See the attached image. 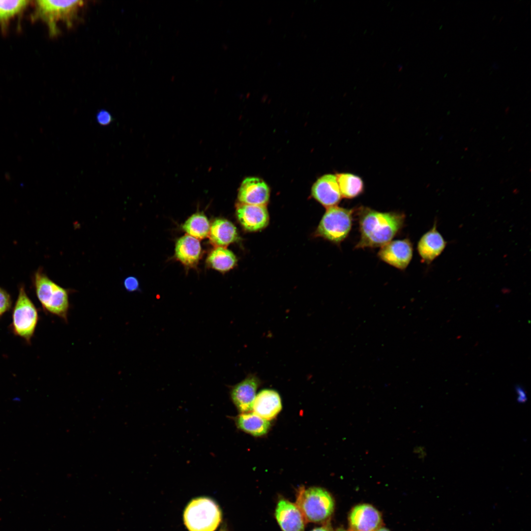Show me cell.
<instances>
[{
    "instance_id": "obj_1",
    "label": "cell",
    "mask_w": 531,
    "mask_h": 531,
    "mask_svg": "<svg viewBox=\"0 0 531 531\" xmlns=\"http://www.w3.org/2000/svg\"><path fill=\"white\" fill-rule=\"evenodd\" d=\"M360 239L355 248L382 247L391 241L403 228L405 215L401 212H381L361 206L357 210Z\"/></svg>"
},
{
    "instance_id": "obj_2",
    "label": "cell",
    "mask_w": 531,
    "mask_h": 531,
    "mask_svg": "<svg viewBox=\"0 0 531 531\" xmlns=\"http://www.w3.org/2000/svg\"><path fill=\"white\" fill-rule=\"evenodd\" d=\"M34 17L44 22L51 36L59 32L57 24L59 22L71 27L77 18L78 13L84 5L83 0H36Z\"/></svg>"
},
{
    "instance_id": "obj_3",
    "label": "cell",
    "mask_w": 531,
    "mask_h": 531,
    "mask_svg": "<svg viewBox=\"0 0 531 531\" xmlns=\"http://www.w3.org/2000/svg\"><path fill=\"white\" fill-rule=\"evenodd\" d=\"M34 284L37 297L44 309L66 322L69 308L67 290L52 281L40 269L35 273Z\"/></svg>"
},
{
    "instance_id": "obj_4",
    "label": "cell",
    "mask_w": 531,
    "mask_h": 531,
    "mask_svg": "<svg viewBox=\"0 0 531 531\" xmlns=\"http://www.w3.org/2000/svg\"><path fill=\"white\" fill-rule=\"evenodd\" d=\"M221 519L219 506L208 497L193 499L183 513L184 523L189 531H214Z\"/></svg>"
},
{
    "instance_id": "obj_5",
    "label": "cell",
    "mask_w": 531,
    "mask_h": 531,
    "mask_svg": "<svg viewBox=\"0 0 531 531\" xmlns=\"http://www.w3.org/2000/svg\"><path fill=\"white\" fill-rule=\"evenodd\" d=\"M301 511L306 521L320 522L328 518L334 508V502L331 495L320 487L299 488L295 504Z\"/></svg>"
},
{
    "instance_id": "obj_6",
    "label": "cell",
    "mask_w": 531,
    "mask_h": 531,
    "mask_svg": "<svg viewBox=\"0 0 531 531\" xmlns=\"http://www.w3.org/2000/svg\"><path fill=\"white\" fill-rule=\"evenodd\" d=\"M354 210L338 206L328 207L317 229L318 234L335 243L348 236L352 227Z\"/></svg>"
},
{
    "instance_id": "obj_7",
    "label": "cell",
    "mask_w": 531,
    "mask_h": 531,
    "mask_svg": "<svg viewBox=\"0 0 531 531\" xmlns=\"http://www.w3.org/2000/svg\"><path fill=\"white\" fill-rule=\"evenodd\" d=\"M38 320L36 307L27 295L25 288L21 287L13 311L12 329L13 333L30 343Z\"/></svg>"
},
{
    "instance_id": "obj_8",
    "label": "cell",
    "mask_w": 531,
    "mask_h": 531,
    "mask_svg": "<svg viewBox=\"0 0 531 531\" xmlns=\"http://www.w3.org/2000/svg\"><path fill=\"white\" fill-rule=\"evenodd\" d=\"M413 248L408 238L390 241L379 250L378 257L384 262L400 270L408 266L413 257Z\"/></svg>"
},
{
    "instance_id": "obj_9",
    "label": "cell",
    "mask_w": 531,
    "mask_h": 531,
    "mask_svg": "<svg viewBox=\"0 0 531 531\" xmlns=\"http://www.w3.org/2000/svg\"><path fill=\"white\" fill-rule=\"evenodd\" d=\"M261 381L255 374H249L231 389L230 395L237 409L241 413L252 411L256 393Z\"/></svg>"
},
{
    "instance_id": "obj_10",
    "label": "cell",
    "mask_w": 531,
    "mask_h": 531,
    "mask_svg": "<svg viewBox=\"0 0 531 531\" xmlns=\"http://www.w3.org/2000/svg\"><path fill=\"white\" fill-rule=\"evenodd\" d=\"M349 523L352 531H375L381 527V515L370 504H358L351 510Z\"/></svg>"
},
{
    "instance_id": "obj_11",
    "label": "cell",
    "mask_w": 531,
    "mask_h": 531,
    "mask_svg": "<svg viewBox=\"0 0 531 531\" xmlns=\"http://www.w3.org/2000/svg\"><path fill=\"white\" fill-rule=\"evenodd\" d=\"M269 188L261 178L248 177L242 182L238 193L241 204L265 206L269 198Z\"/></svg>"
},
{
    "instance_id": "obj_12",
    "label": "cell",
    "mask_w": 531,
    "mask_h": 531,
    "mask_svg": "<svg viewBox=\"0 0 531 531\" xmlns=\"http://www.w3.org/2000/svg\"><path fill=\"white\" fill-rule=\"evenodd\" d=\"M275 515L283 531H304L306 520L295 504L285 499L280 500Z\"/></svg>"
},
{
    "instance_id": "obj_13",
    "label": "cell",
    "mask_w": 531,
    "mask_h": 531,
    "mask_svg": "<svg viewBox=\"0 0 531 531\" xmlns=\"http://www.w3.org/2000/svg\"><path fill=\"white\" fill-rule=\"evenodd\" d=\"M312 195L327 208L335 206L342 198L336 176L326 174L318 178L312 186Z\"/></svg>"
},
{
    "instance_id": "obj_14",
    "label": "cell",
    "mask_w": 531,
    "mask_h": 531,
    "mask_svg": "<svg viewBox=\"0 0 531 531\" xmlns=\"http://www.w3.org/2000/svg\"><path fill=\"white\" fill-rule=\"evenodd\" d=\"M238 220L248 231H256L265 228L269 220L265 206L241 204L236 209Z\"/></svg>"
},
{
    "instance_id": "obj_15",
    "label": "cell",
    "mask_w": 531,
    "mask_h": 531,
    "mask_svg": "<svg viewBox=\"0 0 531 531\" xmlns=\"http://www.w3.org/2000/svg\"><path fill=\"white\" fill-rule=\"evenodd\" d=\"M446 242L437 231L436 224L424 234L417 244L418 252L424 262L430 264L444 249Z\"/></svg>"
},
{
    "instance_id": "obj_16",
    "label": "cell",
    "mask_w": 531,
    "mask_h": 531,
    "mask_svg": "<svg viewBox=\"0 0 531 531\" xmlns=\"http://www.w3.org/2000/svg\"><path fill=\"white\" fill-rule=\"evenodd\" d=\"M282 408L281 400L277 392L272 389L261 390L255 397L252 410L260 417L269 420L273 419Z\"/></svg>"
},
{
    "instance_id": "obj_17",
    "label": "cell",
    "mask_w": 531,
    "mask_h": 531,
    "mask_svg": "<svg viewBox=\"0 0 531 531\" xmlns=\"http://www.w3.org/2000/svg\"><path fill=\"white\" fill-rule=\"evenodd\" d=\"M201 254V246L199 240L186 235L178 239L175 248V256L182 264L187 266H194L198 263Z\"/></svg>"
},
{
    "instance_id": "obj_18",
    "label": "cell",
    "mask_w": 531,
    "mask_h": 531,
    "mask_svg": "<svg viewBox=\"0 0 531 531\" xmlns=\"http://www.w3.org/2000/svg\"><path fill=\"white\" fill-rule=\"evenodd\" d=\"M208 236L210 241L217 247L226 246L237 239L236 227L229 221L217 219L210 227Z\"/></svg>"
},
{
    "instance_id": "obj_19",
    "label": "cell",
    "mask_w": 531,
    "mask_h": 531,
    "mask_svg": "<svg viewBox=\"0 0 531 531\" xmlns=\"http://www.w3.org/2000/svg\"><path fill=\"white\" fill-rule=\"evenodd\" d=\"M235 421L239 429L255 436L265 434L270 427L268 420L254 412L241 413L236 417Z\"/></svg>"
},
{
    "instance_id": "obj_20",
    "label": "cell",
    "mask_w": 531,
    "mask_h": 531,
    "mask_svg": "<svg viewBox=\"0 0 531 531\" xmlns=\"http://www.w3.org/2000/svg\"><path fill=\"white\" fill-rule=\"evenodd\" d=\"M342 197L353 199L363 191V182L359 177L351 173H339L336 175Z\"/></svg>"
},
{
    "instance_id": "obj_21",
    "label": "cell",
    "mask_w": 531,
    "mask_h": 531,
    "mask_svg": "<svg viewBox=\"0 0 531 531\" xmlns=\"http://www.w3.org/2000/svg\"><path fill=\"white\" fill-rule=\"evenodd\" d=\"M236 259L230 250L223 247L213 249L207 258L208 265L218 271L225 272L233 268L236 264Z\"/></svg>"
},
{
    "instance_id": "obj_22",
    "label": "cell",
    "mask_w": 531,
    "mask_h": 531,
    "mask_svg": "<svg viewBox=\"0 0 531 531\" xmlns=\"http://www.w3.org/2000/svg\"><path fill=\"white\" fill-rule=\"evenodd\" d=\"M182 228L188 235L201 239L208 235L210 226L205 215L202 213H196L185 221Z\"/></svg>"
},
{
    "instance_id": "obj_23",
    "label": "cell",
    "mask_w": 531,
    "mask_h": 531,
    "mask_svg": "<svg viewBox=\"0 0 531 531\" xmlns=\"http://www.w3.org/2000/svg\"><path fill=\"white\" fill-rule=\"evenodd\" d=\"M29 1L0 0V25L4 26L12 19L22 12L29 4Z\"/></svg>"
},
{
    "instance_id": "obj_24",
    "label": "cell",
    "mask_w": 531,
    "mask_h": 531,
    "mask_svg": "<svg viewBox=\"0 0 531 531\" xmlns=\"http://www.w3.org/2000/svg\"><path fill=\"white\" fill-rule=\"evenodd\" d=\"M11 303L10 295L6 291L0 288V317L10 309Z\"/></svg>"
},
{
    "instance_id": "obj_25",
    "label": "cell",
    "mask_w": 531,
    "mask_h": 531,
    "mask_svg": "<svg viewBox=\"0 0 531 531\" xmlns=\"http://www.w3.org/2000/svg\"><path fill=\"white\" fill-rule=\"evenodd\" d=\"M96 119L97 122L102 126L109 125L113 120L110 113L104 109L98 111L96 115Z\"/></svg>"
},
{
    "instance_id": "obj_26",
    "label": "cell",
    "mask_w": 531,
    "mask_h": 531,
    "mask_svg": "<svg viewBox=\"0 0 531 531\" xmlns=\"http://www.w3.org/2000/svg\"><path fill=\"white\" fill-rule=\"evenodd\" d=\"M123 285L126 291L128 292H134L137 291L139 288V283L138 279L134 276H128L123 281Z\"/></svg>"
},
{
    "instance_id": "obj_27",
    "label": "cell",
    "mask_w": 531,
    "mask_h": 531,
    "mask_svg": "<svg viewBox=\"0 0 531 531\" xmlns=\"http://www.w3.org/2000/svg\"><path fill=\"white\" fill-rule=\"evenodd\" d=\"M515 389L518 395V402L520 403L526 402L527 400V395L523 388L520 385H517L515 387Z\"/></svg>"
},
{
    "instance_id": "obj_28",
    "label": "cell",
    "mask_w": 531,
    "mask_h": 531,
    "mask_svg": "<svg viewBox=\"0 0 531 531\" xmlns=\"http://www.w3.org/2000/svg\"><path fill=\"white\" fill-rule=\"evenodd\" d=\"M311 531H332L331 529L329 527H328L327 526H322V527H321L315 528V529H313V530H312Z\"/></svg>"
},
{
    "instance_id": "obj_29",
    "label": "cell",
    "mask_w": 531,
    "mask_h": 531,
    "mask_svg": "<svg viewBox=\"0 0 531 531\" xmlns=\"http://www.w3.org/2000/svg\"><path fill=\"white\" fill-rule=\"evenodd\" d=\"M375 531H389L387 529L384 527H380Z\"/></svg>"
},
{
    "instance_id": "obj_30",
    "label": "cell",
    "mask_w": 531,
    "mask_h": 531,
    "mask_svg": "<svg viewBox=\"0 0 531 531\" xmlns=\"http://www.w3.org/2000/svg\"><path fill=\"white\" fill-rule=\"evenodd\" d=\"M219 531H227V530H226V528H224V527H222V528Z\"/></svg>"
},
{
    "instance_id": "obj_31",
    "label": "cell",
    "mask_w": 531,
    "mask_h": 531,
    "mask_svg": "<svg viewBox=\"0 0 531 531\" xmlns=\"http://www.w3.org/2000/svg\"><path fill=\"white\" fill-rule=\"evenodd\" d=\"M345 531V530H341V531Z\"/></svg>"
}]
</instances>
